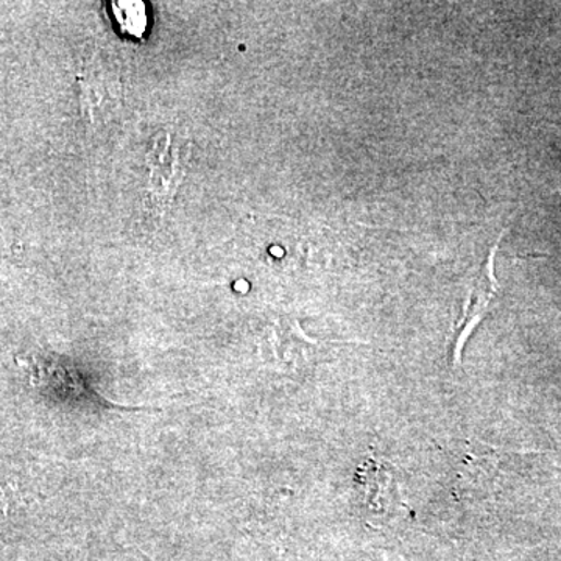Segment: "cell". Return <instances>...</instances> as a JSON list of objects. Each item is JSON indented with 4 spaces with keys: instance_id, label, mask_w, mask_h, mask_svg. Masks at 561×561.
Masks as SVG:
<instances>
[{
    "instance_id": "cell-1",
    "label": "cell",
    "mask_w": 561,
    "mask_h": 561,
    "mask_svg": "<svg viewBox=\"0 0 561 561\" xmlns=\"http://www.w3.org/2000/svg\"><path fill=\"white\" fill-rule=\"evenodd\" d=\"M498 244L499 242H496L493 247H491L483 266L477 271L468 295H466L465 303H463L459 324L455 325L454 336L451 339V351H449L452 365L455 368L462 364L463 349H465L469 337L476 331L477 326L483 321L491 300H493L496 292H498V281H496L495 277V255Z\"/></svg>"
},
{
    "instance_id": "cell-2",
    "label": "cell",
    "mask_w": 561,
    "mask_h": 561,
    "mask_svg": "<svg viewBox=\"0 0 561 561\" xmlns=\"http://www.w3.org/2000/svg\"><path fill=\"white\" fill-rule=\"evenodd\" d=\"M356 487L362 510H367L373 516L407 510L394 469L387 462L375 459L365 462L357 472Z\"/></svg>"
},
{
    "instance_id": "cell-3",
    "label": "cell",
    "mask_w": 561,
    "mask_h": 561,
    "mask_svg": "<svg viewBox=\"0 0 561 561\" xmlns=\"http://www.w3.org/2000/svg\"><path fill=\"white\" fill-rule=\"evenodd\" d=\"M110 13L115 27L130 39H143L150 28V5L139 0H114Z\"/></svg>"
}]
</instances>
